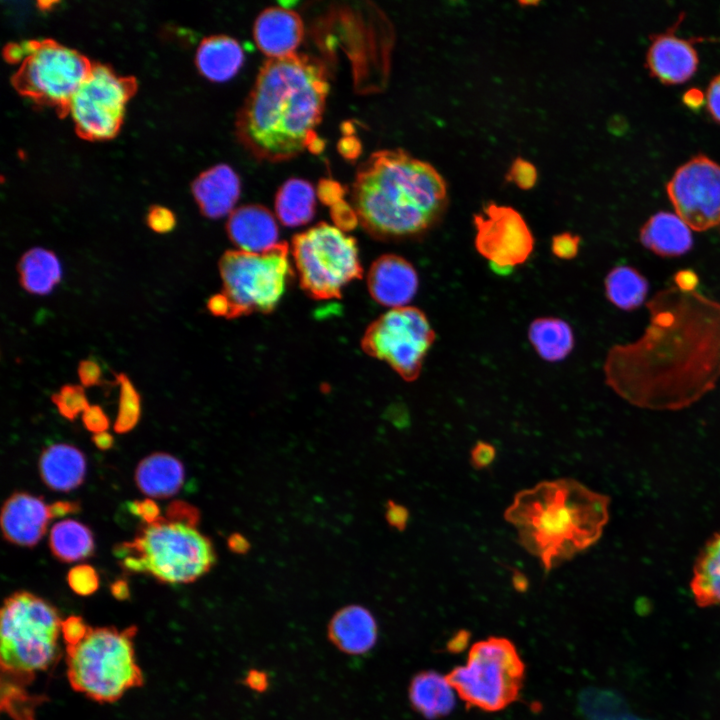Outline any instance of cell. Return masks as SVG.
I'll use <instances>...</instances> for the list:
<instances>
[{"label":"cell","mask_w":720,"mask_h":720,"mask_svg":"<svg viewBox=\"0 0 720 720\" xmlns=\"http://www.w3.org/2000/svg\"><path fill=\"white\" fill-rule=\"evenodd\" d=\"M646 307L644 333L608 351L605 382L636 407H689L720 380V303L672 286L657 292Z\"/></svg>","instance_id":"cell-1"},{"label":"cell","mask_w":720,"mask_h":720,"mask_svg":"<svg viewBox=\"0 0 720 720\" xmlns=\"http://www.w3.org/2000/svg\"><path fill=\"white\" fill-rule=\"evenodd\" d=\"M329 91L328 72L318 59L293 53L269 58L235 121L242 146L256 159L282 162L318 138Z\"/></svg>","instance_id":"cell-2"},{"label":"cell","mask_w":720,"mask_h":720,"mask_svg":"<svg viewBox=\"0 0 720 720\" xmlns=\"http://www.w3.org/2000/svg\"><path fill=\"white\" fill-rule=\"evenodd\" d=\"M352 202L367 232L380 239H405L437 222L446 206L447 188L428 162L402 149L380 150L359 166Z\"/></svg>","instance_id":"cell-3"},{"label":"cell","mask_w":720,"mask_h":720,"mask_svg":"<svg viewBox=\"0 0 720 720\" xmlns=\"http://www.w3.org/2000/svg\"><path fill=\"white\" fill-rule=\"evenodd\" d=\"M609 497L577 480L542 481L518 492L504 518L545 572L596 543L609 519Z\"/></svg>","instance_id":"cell-4"},{"label":"cell","mask_w":720,"mask_h":720,"mask_svg":"<svg viewBox=\"0 0 720 720\" xmlns=\"http://www.w3.org/2000/svg\"><path fill=\"white\" fill-rule=\"evenodd\" d=\"M196 526L161 516L143 523L131 541L113 548V554L127 572L146 573L166 584L194 582L216 562L211 540Z\"/></svg>","instance_id":"cell-5"},{"label":"cell","mask_w":720,"mask_h":720,"mask_svg":"<svg viewBox=\"0 0 720 720\" xmlns=\"http://www.w3.org/2000/svg\"><path fill=\"white\" fill-rule=\"evenodd\" d=\"M62 620L57 609L43 598L17 591L1 609V668L8 680L29 682L59 656Z\"/></svg>","instance_id":"cell-6"},{"label":"cell","mask_w":720,"mask_h":720,"mask_svg":"<svg viewBox=\"0 0 720 720\" xmlns=\"http://www.w3.org/2000/svg\"><path fill=\"white\" fill-rule=\"evenodd\" d=\"M136 627L89 629L76 645L67 647V676L72 688L97 702H114L141 686L143 674L134 648Z\"/></svg>","instance_id":"cell-7"},{"label":"cell","mask_w":720,"mask_h":720,"mask_svg":"<svg viewBox=\"0 0 720 720\" xmlns=\"http://www.w3.org/2000/svg\"><path fill=\"white\" fill-rule=\"evenodd\" d=\"M446 676L468 706L497 712L519 697L525 664L513 642L491 636L475 642L465 664L454 667Z\"/></svg>","instance_id":"cell-8"},{"label":"cell","mask_w":720,"mask_h":720,"mask_svg":"<svg viewBox=\"0 0 720 720\" xmlns=\"http://www.w3.org/2000/svg\"><path fill=\"white\" fill-rule=\"evenodd\" d=\"M289 247L278 243L262 253L226 251L219 260L223 317L271 312L292 275Z\"/></svg>","instance_id":"cell-9"},{"label":"cell","mask_w":720,"mask_h":720,"mask_svg":"<svg viewBox=\"0 0 720 720\" xmlns=\"http://www.w3.org/2000/svg\"><path fill=\"white\" fill-rule=\"evenodd\" d=\"M92 66L85 55L52 39L29 40L25 41V56L11 84L20 95L66 117L74 94Z\"/></svg>","instance_id":"cell-10"},{"label":"cell","mask_w":720,"mask_h":720,"mask_svg":"<svg viewBox=\"0 0 720 720\" xmlns=\"http://www.w3.org/2000/svg\"><path fill=\"white\" fill-rule=\"evenodd\" d=\"M292 256L302 288L315 299L338 298L348 283L362 276L354 238L327 223L294 236Z\"/></svg>","instance_id":"cell-11"},{"label":"cell","mask_w":720,"mask_h":720,"mask_svg":"<svg viewBox=\"0 0 720 720\" xmlns=\"http://www.w3.org/2000/svg\"><path fill=\"white\" fill-rule=\"evenodd\" d=\"M434 340V330L423 311L404 306L375 320L367 328L361 345L367 354L385 361L404 380L414 381Z\"/></svg>","instance_id":"cell-12"},{"label":"cell","mask_w":720,"mask_h":720,"mask_svg":"<svg viewBox=\"0 0 720 720\" xmlns=\"http://www.w3.org/2000/svg\"><path fill=\"white\" fill-rule=\"evenodd\" d=\"M137 91L134 77L118 75L111 67L95 63L70 103L77 135L87 141L114 138L123 123L125 107Z\"/></svg>","instance_id":"cell-13"},{"label":"cell","mask_w":720,"mask_h":720,"mask_svg":"<svg viewBox=\"0 0 720 720\" xmlns=\"http://www.w3.org/2000/svg\"><path fill=\"white\" fill-rule=\"evenodd\" d=\"M667 194L676 214L696 231L720 224V165L698 155L675 172Z\"/></svg>","instance_id":"cell-14"},{"label":"cell","mask_w":720,"mask_h":720,"mask_svg":"<svg viewBox=\"0 0 720 720\" xmlns=\"http://www.w3.org/2000/svg\"><path fill=\"white\" fill-rule=\"evenodd\" d=\"M475 247L491 265L502 270L523 264L534 248V237L512 207L487 204L474 216Z\"/></svg>","instance_id":"cell-15"},{"label":"cell","mask_w":720,"mask_h":720,"mask_svg":"<svg viewBox=\"0 0 720 720\" xmlns=\"http://www.w3.org/2000/svg\"><path fill=\"white\" fill-rule=\"evenodd\" d=\"M51 519L49 505L42 497L18 491L2 506L1 531L7 542L31 548L45 535Z\"/></svg>","instance_id":"cell-16"},{"label":"cell","mask_w":720,"mask_h":720,"mask_svg":"<svg viewBox=\"0 0 720 720\" xmlns=\"http://www.w3.org/2000/svg\"><path fill=\"white\" fill-rule=\"evenodd\" d=\"M418 282L413 265L394 254L379 257L367 278L368 290L375 301L392 309L404 307L413 299Z\"/></svg>","instance_id":"cell-17"},{"label":"cell","mask_w":720,"mask_h":720,"mask_svg":"<svg viewBox=\"0 0 720 720\" xmlns=\"http://www.w3.org/2000/svg\"><path fill=\"white\" fill-rule=\"evenodd\" d=\"M304 34L300 15L288 8L274 6L264 9L256 18L253 36L258 48L269 58L295 53Z\"/></svg>","instance_id":"cell-18"},{"label":"cell","mask_w":720,"mask_h":720,"mask_svg":"<svg viewBox=\"0 0 720 720\" xmlns=\"http://www.w3.org/2000/svg\"><path fill=\"white\" fill-rule=\"evenodd\" d=\"M674 28L655 35L647 53L650 73L665 84L688 80L696 71L697 52L690 40L674 34Z\"/></svg>","instance_id":"cell-19"},{"label":"cell","mask_w":720,"mask_h":720,"mask_svg":"<svg viewBox=\"0 0 720 720\" xmlns=\"http://www.w3.org/2000/svg\"><path fill=\"white\" fill-rule=\"evenodd\" d=\"M226 231L230 240L245 252L262 253L279 243V229L274 215L258 204L233 210L227 220Z\"/></svg>","instance_id":"cell-20"},{"label":"cell","mask_w":720,"mask_h":720,"mask_svg":"<svg viewBox=\"0 0 720 720\" xmlns=\"http://www.w3.org/2000/svg\"><path fill=\"white\" fill-rule=\"evenodd\" d=\"M240 193L239 176L226 164L203 171L192 183V194L200 212L211 219L230 215Z\"/></svg>","instance_id":"cell-21"},{"label":"cell","mask_w":720,"mask_h":720,"mask_svg":"<svg viewBox=\"0 0 720 720\" xmlns=\"http://www.w3.org/2000/svg\"><path fill=\"white\" fill-rule=\"evenodd\" d=\"M328 638L345 654L363 655L376 644L377 622L367 608L348 605L339 609L329 621Z\"/></svg>","instance_id":"cell-22"},{"label":"cell","mask_w":720,"mask_h":720,"mask_svg":"<svg viewBox=\"0 0 720 720\" xmlns=\"http://www.w3.org/2000/svg\"><path fill=\"white\" fill-rule=\"evenodd\" d=\"M39 473L44 484L51 490L71 491L84 481L85 455L77 447L67 443L50 445L40 455Z\"/></svg>","instance_id":"cell-23"},{"label":"cell","mask_w":720,"mask_h":720,"mask_svg":"<svg viewBox=\"0 0 720 720\" xmlns=\"http://www.w3.org/2000/svg\"><path fill=\"white\" fill-rule=\"evenodd\" d=\"M183 463L171 454L156 452L143 458L135 470V483L148 498L165 499L181 489Z\"/></svg>","instance_id":"cell-24"},{"label":"cell","mask_w":720,"mask_h":720,"mask_svg":"<svg viewBox=\"0 0 720 720\" xmlns=\"http://www.w3.org/2000/svg\"><path fill=\"white\" fill-rule=\"evenodd\" d=\"M644 247L662 257H677L687 253L693 245L691 228L677 214L658 212L640 230Z\"/></svg>","instance_id":"cell-25"},{"label":"cell","mask_w":720,"mask_h":720,"mask_svg":"<svg viewBox=\"0 0 720 720\" xmlns=\"http://www.w3.org/2000/svg\"><path fill=\"white\" fill-rule=\"evenodd\" d=\"M244 62V52L239 42L227 35H211L199 44L195 63L206 79L224 82L234 77Z\"/></svg>","instance_id":"cell-26"},{"label":"cell","mask_w":720,"mask_h":720,"mask_svg":"<svg viewBox=\"0 0 720 720\" xmlns=\"http://www.w3.org/2000/svg\"><path fill=\"white\" fill-rule=\"evenodd\" d=\"M456 695L447 676L433 670L415 674L408 687L412 708L427 719H438L452 712Z\"/></svg>","instance_id":"cell-27"},{"label":"cell","mask_w":720,"mask_h":720,"mask_svg":"<svg viewBox=\"0 0 720 720\" xmlns=\"http://www.w3.org/2000/svg\"><path fill=\"white\" fill-rule=\"evenodd\" d=\"M20 285L28 293L48 295L62 278V268L56 254L42 247L31 248L18 261Z\"/></svg>","instance_id":"cell-28"},{"label":"cell","mask_w":720,"mask_h":720,"mask_svg":"<svg viewBox=\"0 0 720 720\" xmlns=\"http://www.w3.org/2000/svg\"><path fill=\"white\" fill-rule=\"evenodd\" d=\"M690 589L699 606H720V532L714 534L698 554Z\"/></svg>","instance_id":"cell-29"},{"label":"cell","mask_w":720,"mask_h":720,"mask_svg":"<svg viewBox=\"0 0 720 720\" xmlns=\"http://www.w3.org/2000/svg\"><path fill=\"white\" fill-rule=\"evenodd\" d=\"M315 207L314 187L303 179H288L279 187L275 196V212L285 226L307 224L315 214Z\"/></svg>","instance_id":"cell-30"},{"label":"cell","mask_w":720,"mask_h":720,"mask_svg":"<svg viewBox=\"0 0 720 720\" xmlns=\"http://www.w3.org/2000/svg\"><path fill=\"white\" fill-rule=\"evenodd\" d=\"M528 337L538 355L550 362L563 360L574 347L570 325L559 318L535 319L529 326Z\"/></svg>","instance_id":"cell-31"},{"label":"cell","mask_w":720,"mask_h":720,"mask_svg":"<svg viewBox=\"0 0 720 720\" xmlns=\"http://www.w3.org/2000/svg\"><path fill=\"white\" fill-rule=\"evenodd\" d=\"M49 548L62 562L84 560L94 553V538L83 523L66 519L53 525L49 534Z\"/></svg>","instance_id":"cell-32"},{"label":"cell","mask_w":720,"mask_h":720,"mask_svg":"<svg viewBox=\"0 0 720 720\" xmlns=\"http://www.w3.org/2000/svg\"><path fill=\"white\" fill-rule=\"evenodd\" d=\"M648 287L647 279L637 269L627 265L614 267L605 278L608 300L626 311L636 309L643 304Z\"/></svg>","instance_id":"cell-33"},{"label":"cell","mask_w":720,"mask_h":720,"mask_svg":"<svg viewBox=\"0 0 720 720\" xmlns=\"http://www.w3.org/2000/svg\"><path fill=\"white\" fill-rule=\"evenodd\" d=\"M120 387L119 408L114 423L117 433H125L133 429L141 415V397L130 378L125 373H114Z\"/></svg>","instance_id":"cell-34"},{"label":"cell","mask_w":720,"mask_h":720,"mask_svg":"<svg viewBox=\"0 0 720 720\" xmlns=\"http://www.w3.org/2000/svg\"><path fill=\"white\" fill-rule=\"evenodd\" d=\"M51 400L59 413L70 421L90 406L82 385L65 384L51 396Z\"/></svg>","instance_id":"cell-35"},{"label":"cell","mask_w":720,"mask_h":720,"mask_svg":"<svg viewBox=\"0 0 720 720\" xmlns=\"http://www.w3.org/2000/svg\"><path fill=\"white\" fill-rule=\"evenodd\" d=\"M67 581L70 588L79 595L93 594L99 587L96 570L87 564L77 565L69 570Z\"/></svg>","instance_id":"cell-36"},{"label":"cell","mask_w":720,"mask_h":720,"mask_svg":"<svg viewBox=\"0 0 720 720\" xmlns=\"http://www.w3.org/2000/svg\"><path fill=\"white\" fill-rule=\"evenodd\" d=\"M506 178L520 189H531L537 181V170L535 166L523 158L513 161Z\"/></svg>","instance_id":"cell-37"},{"label":"cell","mask_w":720,"mask_h":720,"mask_svg":"<svg viewBox=\"0 0 720 720\" xmlns=\"http://www.w3.org/2000/svg\"><path fill=\"white\" fill-rule=\"evenodd\" d=\"M146 223L152 231L163 234L175 228L176 218L169 208L153 205L147 212Z\"/></svg>","instance_id":"cell-38"},{"label":"cell","mask_w":720,"mask_h":720,"mask_svg":"<svg viewBox=\"0 0 720 720\" xmlns=\"http://www.w3.org/2000/svg\"><path fill=\"white\" fill-rule=\"evenodd\" d=\"M90 627L79 616H69L62 621L61 634L67 647L79 643L88 633Z\"/></svg>","instance_id":"cell-39"},{"label":"cell","mask_w":720,"mask_h":720,"mask_svg":"<svg viewBox=\"0 0 720 720\" xmlns=\"http://www.w3.org/2000/svg\"><path fill=\"white\" fill-rule=\"evenodd\" d=\"M580 238L569 232L555 235L552 239V252L561 259L574 258L579 249Z\"/></svg>","instance_id":"cell-40"},{"label":"cell","mask_w":720,"mask_h":720,"mask_svg":"<svg viewBox=\"0 0 720 720\" xmlns=\"http://www.w3.org/2000/svg\"><path fill=\"white\" fill-rule=\"evenodd\" d=\"M496 458V448L491 443L479 440L470 451V464L476 470L489 467Z\"/></svg>","instance_id":"cell-41"},{"label":"cell","mask_w":720,"mask_h":720,"mask_svg":"<svg viewBox=\"0 0 720 720\" xmlns=\"http://www.w3.org/2000/svg\"><path fill=\"white\" fill-rule=\"evenodd\" d=\"M82 422L94 434L105 432L109 427V418L99 405H90L82 413Z\"/></svg>","instance_id":"cell-42"},{"label":"cell","mask_w":720,"mask_h":720,"mask_svg":"<svg viewBox=\"0 0 720 720\" xmlns=\"http://www.w3.org/2000/svg\"><path fill=\"white\" fill-rule=\"evenodd\" d=\"M331 215L336 227L342 231L353 228L359 221L354 208L344 200L331 207Z\"/></svg>","instance_id":"cell-43"},{"label":"cell","mask_w":720,"mask_h":720,"mask_svg":"<svg viewBox=\"0 0 720 720\" xmlns=\"http://www.w3.org/2000/svg\"><path fill=\"white\" fill-rule=\"evenodd\" d=\"M77 373L81 385L84 387L97 386L102 382V369L95 360H81L78 365Z\"/></svg>","instance_id":"cell-44"},{"label":"cell","mask_w":720,"mask_h":720,"mask_svg":"<svg viewBox=\"0 0 720 720\" xmlns=\"http://www.w3.org/2000/svg\"><path fill=\"white\" fill-rule=\"evenodd\" d=\"M317 194L324 204L332 207L343 200L344 188L336 181L331 179H322L319 181Z\"/></svg>","instance_id":"cell-45"},{"label":"cell","mask_w":720,"mask_h":720,"mask_svg":"<svg viewBox=\"0 0 720 720\" xmlns=\"http://www.w3.org/2000/svg\"><path fill=\"white\" fill-rule=\"evenodd\" d=\"M130 512L140 517L143 523L150 524L161 517L159 506L150 498L129 503Z\"/></svg>","instance_id":"cell-46"},{"label":"cell","mask_w":720,"mask_h":720,"mask_svg":"<svg viewBox=\"0 0 720 720\" xmlns=\"http://www.w3.org/2000/svg\"><path fill=\"white\" fill-rule=\"evenodd\" d=\"M385 517L391 527L402 531L407 527L409 511L405 506L390 500L386 505Z\"/></svg>","instance_id":"cell-47"},{"label":"cell","mask_w":720,"mask_h":720,"mask_svg":"<svg viewBox=\"0 0 720 720\" xmlns=\"http://www.w3.org/2000/svg\"><path fill=\"white\" fill-rule=\"evenodd\" d=\"M706 96L710 114L716 121L720 122V74L710 82Z\"/></svg>","instance_id":"cell-48"},{"label":"cell","mask_w":720,"mask_h":720,"mask_svg":"<svg viewBox=\"0 0 720 720\" xmlns=\"http://www.w3.org/2000/svg\"><path fill=\"white\" fill-rule=\"evenodd\" d=\"M674 282L678 289L685 292L696 291L698 285V276L692 270H680L674 276Z\"/></svg>","instance_id":"cell-49"},{"label":"cell","mask_w":720,"mask_h":720,"mask_svg":"<svg viewBox=\"0 0 720 720\" xmlns=\"http://www.w3.org/2000/svg\"><path fill=\"white\" fill-rule=\"evenodd\" d=\"M246 685L256 691V692H263L267 689L269 684V679L265 672L260 670H250L244 679Z\"/></svg>","instance_id":"cell-50"},{"label":"cell","mask_w":720,"mask_h":720,"mask_svg":"<svg viewBox=\"0 0 720 720\" xmlns=\"http://www.w3.org/2000/svg\"><path fill=\"white\" fill-rule=\"evenodd\" d=\"M78 502L58 501L49 505V511L52 519L62 517L64 515L79 511Z\"/></svg>","instance_id":"cell-51"},{"label":"cell","mask_w":720,"mask_h":720,"mask_svg":"<svg viewBox=\"0 0 720 720\" xmlns=\"http://www.w3.org/2000/svg\"><path fill=\"white\" fill-rule=\"evenodd\" d=\"M340 153L346 158H355L360 151V143L352 136L343 137L338 144Z\"/></svg>","instance_id":"cell-52"},{"label":"cell","mask_w":720,"mask_h":720,"mask_svg":"<svg viewBox=\"0 0 720 720\" xmlns=\"http://www.w3.org/2000/svg\"><path fill=\"white\" fill-rule=\"evenodd\" d=\"M227 544L229 549L234 553L243 554L249 550L248 540L239 533L230 535L227 540Z\"/></svg>","instance_id":"cell-53"},{"label":"cell","mask_w":720,"mask_h":720,"mask_svg":"<svg viewBox=\"0 0 720 720\" xmlns=\"http://www.w3.org/2000/svg\"><path fill=\"white\" fill-rule=\"evenodd\" d=\"M683 101L690 108L696 109L703 104L704 95L699 89L692 88L684 94Z\"/></svg>","instance_id":"cell-54"},{"label":"cell","mask_w":720,"mask_h":720,"mask_svg":"<svg viewBox=\"0 0 720 720\" xmlns=\"http://www.w3.org/2000/svg\"><path fill=\"white\" fill-rule=\"evenodd\" d=\"M92 442L100 450H108L113 445V437L108 432L93 434Z\"/></svg>","instance_id":"cell-55"},{"label":"cell","mask_w":720,"mask_h":720,"mask_svg":"<svg viewBox=\"0 0 720 720\" xmlns=\"http://www.w3.org/2000/svg\"><path fill=\"white\" fill-rule=\"evenodd\" d=\"M113 596L119 600L127 599L129 596L128 583L125 580H117L111 585Z\"/></svg>","instance_id":"cell-56"},{"label":"cell","mask_w":720,"mask_h":720,"mask_svg":"<svg viewBox=\"0 0 720 720\" xmlns=\"http://www.w3.org/2000/svg\"><path fill=\"white\" fill-rule=\"evenodd\" d=\"M512 583L516 590L518 591H525L528 587V579L526 575L521 572L520 570L513 568L512 569Z\"/></svg>","instance_id":"cell-57"}]
</instances>
